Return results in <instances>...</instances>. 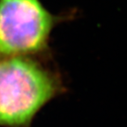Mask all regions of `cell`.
Listing matches in <instances>:
<instances>
[{
	"mask_svg": "<svg viewBox=\"0 0 127 127\" xmlns=\"http://www.w3.org/2000/svg\"><path fill=\"white\" fill-rule=\"evenodd\" d=\"M64 91L59 74L38 58L0 59V126L31 127L38 112Z\"/></svg>",
	"mask_w": 127,
	"mask_h": 127,
	"instance_id": "obj_1",
	"label": "cell"
},
{
	"mask_svg": "<svg viewBox=\"0 0 127 127\" xmlns=\"http://www.w3.org/2000/svg\"><path fill=\"white\" fill-rule=\"evenodd\" d=\"M71 15H55L41 0H0V59L48 54L53 29Z\"/></svg>",
	"mask_w": 127,
	"mask_h": 127,
	"instance_id": "obj_2",
	"label": "cell"
}]
</instances>
